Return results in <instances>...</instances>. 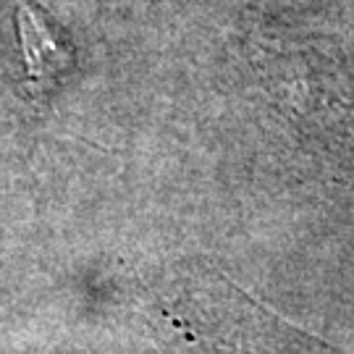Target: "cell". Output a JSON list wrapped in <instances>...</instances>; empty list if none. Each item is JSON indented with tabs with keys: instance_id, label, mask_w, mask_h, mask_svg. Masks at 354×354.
<instances>
[{
	"instance_id": "1",
	"label": "cell",
	"mask_w": 354,
	"mask_h": 354,
	"mask_svg": "<svg viewBox=\"0 0 354 354\" xmlns=\"http://www.w3.org/2000/svg\"><path fill=\"white\" fill-rule=\"evenodd\" d=\"M16 26H19V39H21L26 68H29V76H32V87H53L58 82V76H64L74 64L71 50L58 42L55 29L50 26L48 16L29 0H19V6H16Z\"/></svg>"
}]
</instances>
